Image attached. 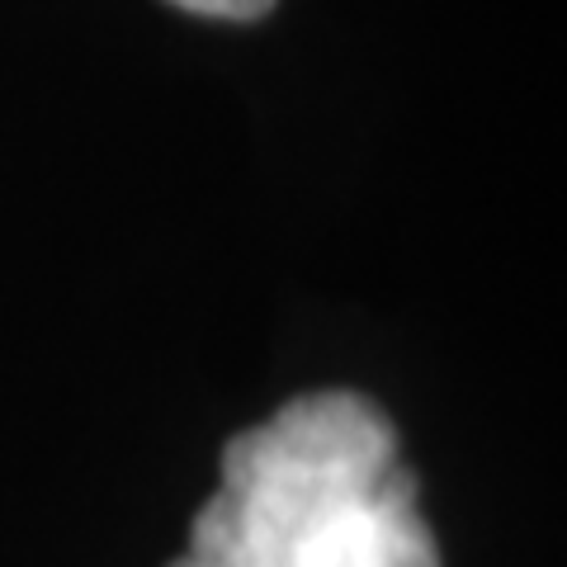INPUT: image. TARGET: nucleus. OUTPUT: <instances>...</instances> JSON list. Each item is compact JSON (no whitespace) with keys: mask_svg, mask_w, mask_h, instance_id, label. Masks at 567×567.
Returning <instances> with one entry per match:
<instances>
[{"mask_svg":"<svg viewBox=\"0 0 567 567\" xmlns=\"http://www.w3.org/2000/svg\"><path fill=\"white\" fill-rule=\"evenodd\" d=\"M171 567H440L388 416L308 393L223 450L218 492Z\"/></svg>","mask_w":567,"mask_h":567,"instance_id":"1","label":"nucleus"},{"mask_svg":"<svg viewBox=\"0 0 567 567\" xmlns=\"http://www.w3.org/2000/svg\"><path fill=\"white\" fill-rule=\"evenodd\" d=\"M166 6L199 14V20H223V24H251L265 10H275V0H166Z\"/></svg>","mask_w":567,"mask_h":567,"instance_id":"2","label":"nucleus"}]
</instances>
